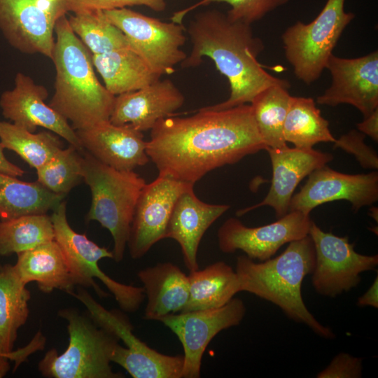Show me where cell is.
I'll use <instances>...</instances> for the list:
<instances>
[{"label":"cell","mask_w":378,"mask_h":378,"mask_svg":"<svg viewBox=\"0 0 378 378\" xmlns=\"http://www.w3.org/2000/svg\"><path fill=\"white\" fill-rule=\"evenodd\" d=\"M267 149L251 104L188 117L169 116L150 130L146 153L159 175L194 184L208 172Z\"/></svg>","instance_id":"obj_1"},{"label":"cell","mask_w":378,"mask_h":378,"mask_svg":"<svg viewBox=\"0 0 378 378\" xmlns=\"http://www.w3.org/2000/svg\"><path fill=\"white\" fill-rule=\"evenodd\" d=\"M187 31L192 50L181 67L197 66L204 57H209L230 84L229 97L207 108L222 110L251 103L265 88L288 83L272 76L258 62L265 46L251 24L231 20L226 13L214 9L196 14Z\"/></svg>","instance_id":"obj_2"},{"label":"cell","mask_w":378,"mask_h":378,"mask_svg":"<svg viewBox=\"0 0 378 378\" xmlns=\"http://www.w3.org/2000/svg\"><path fill=\"white\" fill-rule=\"evenodd\" d=\"M52 60L56 77L49 105L75 130L109 121L115 97L98 80L92 55L71 29L66 15L55 27Z\"/></svg>","instance_id":"obj_3"},{"label":"cell","mask_w":378,"mask_h":378,"mask_svg":"<svg viewBox=\"0 0 378 378\" xmlns=\"http://www.w3.org/2000/svg\"><path fill=\"white\" fill-rule=\"evenodd\" d=\"M314 266L315 250L308 234L290 242L282 253L272 259L255 262L246 255L238 256L235 271L241 292L269 301L290 318L305 324L318 335L333 338L331 329L316 320L302 299L303 280L312 274Z\"/></svg>","instance_id":"obj_4"},{"label":"cell","mask_w":378,"mask_h":378,"mask_svg":"<svg viewBox=\"0 0 378 378\" xmlns=\"http://www.w3.org/2000/svg\"><path fill=\"white\" fill-rule=\"evenodd\" d=\"M67 322L69 344L62 354L48 351L38 364L42 376L48 378H122L113 371L111 358L119 339L99 325L88 313L75 308L59 310Z\"/></svg>","instance_id":"obj_5"},{"label":"cell","mask_w":378,"mask_h":378,"mask_svg":"<svg viewBox=\"0 0 378 378\" xmlns=\"http://www.w3.org/2000/svg\"><path fill=\"white\" fill-rule=\"evenodd\" d=\"M83 176L92 195L86 220H96L110 232L113 239V259L120 262L137 200L146 181L134 171L112 168L84 150Z\"/></svg>","instance_id":"obj_6"},{"label":"cell","mask_w":378,"mask_h":378,"mask_svg":"<svg viewBox=\"0 0 378 378\" xmlns=\"http://www.w3.org/2000/svg\"><path fill=\"white\" fill-rule=\"evenodd\" d=\"M345 0H327L311 22L300 21L288 27L281 38L288 62L295 76L307 85L316 81L326 69L343 31L355 15L344 10Z\"/></svg>","instance_id":"obj_7"},{"label":"cell","mask_w":378,"mask_h":378,"mask_svg":"<svg viewBox=\"0 0 378 378\" xmlns=\"http://www.w3.org/2000/svg\"><path fill=\"white\" fill-rule=\"evenodd\" d=\"M50 216L55 237L62 250L76 286L93 288L101 298L108 295L98 286L100 280L114 296L120 307L125 312H136L144 299L143 287L120 283L104 272L99 266L102 258H113V252L101 247L84 234L74 231L66 218V202L63 200L52 210Z\"/></svg>","instance_id":"obj_8"},{"label":"cell","mask_w":378,"mask_h":378,"mask_svg":"<svg viewBox=\"0 0 378 378\" xmlns=\"http://www.w3.org/2000/svg\"><path fill=\"white\" fill-rule=\"evenodd\" d=\"M72 295L99 325L115 335L125 345L116 346L112 363L121 366L133 378L182 377L183 356L165 355L148 346L133 333V326L125 315L118 310L104 308L86 288L78 286Z\"/></svg>","instance_id":"obj_9"},{"label":"cell","mask_w":378,"mask_h":378,"mask_svg":"<svg viewBox=\"0 0 378 378\" xmlns=\"http://www.w3.org/2000/svg\"><path fill=\"white\" fill-rule=\"evenodd\" d=\"M108 20L126 36L134 49L160 76L174 72L187 57L183 24L163 22L127 8L104 11Z\"/></svg>","instance_id":"obj_10"},{"label":"cell","mask_w":378,"mask_h":378,"mask_svg":"<svg viewBox=\"0 0 378 378\" xmlns=\"http://www.w3.org/2000/svg\"><path fill=\"white\" fill-rule=\"evenodd\" d=\"M309 235L315 250V266L312 273V285L320 295L335 298L356 287L360 274L374 270L378 255L358 253L349 237L323 231L312 222Z\"/></svg>","instance_id":"obj_11"},{"label":"cell","mask_w":378,"mask_h":378,"mask_svg":"<svg viewBox=\"0 0 378 378\" xmlns=\"http://www.w3.org/2000/svg\"><path fill=\"white\" fill-rule=\"evenodd\" d=\"M67 12L66 0H0V29L19 51L52 59L55 24Z\"/></svg>","instance_id":"obj_12"},{"label":"cell","mask_w":378,"mask_h":378,"mask_svg":"<svg viewBox=\"0 0 378 378\" xmlns=\"http://www.w3.org/2000/svg\"><path fill=\"white\" fill-rule=\"evenodd\" d=\"M245 314L243 301L233 298L220 307L179 312L159 320L177 336L182 344V377H200L202 356L209 342L220 331L238 326Z\"/></svg>","instance_id":"obj_13"},{"label":"cell","mask_w":378,"mask_h":378,"mask_svg":"<svg viewBox=\"0 0 378 378\" xmlns=\"http://www.w3.org/2000/svg\"><path fill=\"white\" fill-rule=\"evenodd\" d=\"M312 222L309 215L299 211H289L276 221L255 227L232 217L218 230V247L225 253L241 250L252 260L264 261L283 245L307 236Z\"/></svg>","instance_id":"obj_14"},{"label":"cell","mask_w":378,"mask_h":378,"mask_svg":"<svg viewBox=\"0 0 378 378\" xmlns=\"http://www.w3.org/2000/svg\"><path fill=\"white\" fill-rule=\"evenodd\" d=\"M194 184L167 176L143 187L135 206L127 246L131 257L144 256L158 241L165 239L168 222L178 196Z\"/></svg>","instance_id":"obj_15"},{"label":"cell","mask_w":378,"mask_h":378,"mask_svg":"<svg viewBox=\"0 0 378 378\" xmlns=\"http://www.w3.org/2000/svg\"><path fill=\"white\" fill-rule=\"evenodd\" d=\"M346 200L357 212L378 200V173L348 174L329 168L326 164L316 169L300 190L291 197L289 211L309 215L324 203Z\"/></svg>","instance_id":"obj_16"},{"label":"cell","mask_w":378,"mask_h":378,"mask_svg":"<svg viewBox=\"0 0 378 378\" xmlns=\"http://www.w3.org/2000/svg\"><path fill=\"white\" fill-rule=\"evenodd\" d=\"M330 86L316 99L321 105L335 106L347 104L368 116L378 108V52L356 58L331 55L326 66Z\"/></svg>","instance_id":"obj_17"},{"label":"cell","mask_w":378,"mask_h":378,"mask_svg":"<svg viewBox=\"0 0 378 378\" xmlns=\"http://www.w3.org/2000/svg\"><path fill=\"white\" fill-rule=\"evenodd\" d=\"M48 96V92L44 86L18 72L13 88L4 91L1 95L2 115L31 132H35L38 127H43L63 138L78 150H84L76 130L69 121L46 104Z\"/></svg>","instance_id":"obj_18"},{"label":"cell","mask_w":378,"mask_h":378,"mask_svg":"<svg viewBox=\"0 0 378 378\" xmlns=\"http://www.w3.org/2000/svg\"><path fill=\"white\" fill-rule=\"evenodd\" d=\"M272 169L270 188L265 197L259 203L238 210L241 216L261 206H270L277 218L289 211V205L293 192L300 181L317 168L330 162L333 157L314 148H267Z\"/></svg>","instance_id":"obj_19"},{"label":"cell","mask_w":378,"mask_h":378,"mask_svg":"<svg viewBox=\"0 0 378 378\" xmlns=\"http://www.w3.org/2000/svg\"><path fill=\"white\" fill-rule=\"evenodd\" d=\"M185 97L170 79L160 78L136 91L115 97L109 121L140 132L151 130L160 120L183 106Z\"/></svg>","instance_id":"obj_20"},{"label":"cell","mask_w":378,"mask_h":378,"mask_svg":"<svg viewBox=\"0 0 378 378\" xmlns=\"http://www.w3.org/2000/svg\"><path fill=\"white\" fill-rule=\"evenodd\" d=\"M84 150L101 162L120 171H134L148 162L142 132L110 121L76 130Z\"/></svg>","instance_id":"obj_21"},{"label":"cell","mask_w":378,"mask_h":378,"mask_svg":"<svg viewBox=\"0 0 378 378\" xmlns=\"http://www.w3.org/2000/svg\"><path fill=\"white\" fill-rule=\"evenodd\" d=\"M230 206L211 204L200 200L194 192V186L184 190L177 198L165 232V238L176 241L190 272L199 269L197 250L208 228Z\"/></svg>","instance_id":"obj_22"},{"label":"cell","mask_w":378,"mask_h":378,"mask_svg":"<svg viewBox=\"0 0 378 378\" xmlns=\"http://www.w3.org/2000/svg\"><path fill=\"white\" fill-rule=\"evenodd\" d=\"M137 276L147 297L146 319L159 321L184 310L189 299V279L178 266L158 263L140 270Z\"/></svg>","instance_id":"obj_23"},{"label":"cell","mask_w":378,"mask_h":378,"mask_svg":"<svg viewBox=\"0 0 378 378\" xmlns=\"http://www.w3.org/2000/svg\"><path fill=\"white\" fill-rule=\"evenodd\" d=\"M13 265L19 279L27 286L36 282L39 290L50 293L59 290L73 295L76 286L66 260L55 240L17 254Z\"/></svg>","instance_id":"obj_24"},{"label":"cell","mask_w":378,"mask_h":378,"mask_svg":"<svg viewBox=\"0 0 378 378\" xmlns=\"http://www.w3.org/2000/svg\"><path fill=\"white\" fill-rule=\"evenodd\" d=\"M94 67L114 96L136 91L161 77L131 47L92 55Z\"/></svg>","instance_id":"obj_25"},{"label":"cell","mask_w":378,"mask_h":378,"mask_svg":"<svg viewBox=\"0 0 378 378\" xmlns=\"http://www.w3.org/2000/svg\"><path fill=\"white\" fill-rule=\"evenodd\" d=\"M189 299L182 312L222 307L241 292L235 270L223 261L190 272Z\"/></svg>","instance_id":"obj_26"},{"label":"cell","mask_w":378,"mask_h":378,"mask_svg":"<svg viewBox=\"0 0 378 378\" xmlns=\"http://www.w3.org/2000/svg\"><path fill=\"white\" fill-rule=\"evenodd\" d=\"M65 195L54 193L38 181L26 182L0 172V218L9 220L29 214H47Z\"/></svg>","instance_id":"obj_27"},{"label":"cell","mask_w":378,"mask_h":378,"mask_svg":"<svg viewBox=\"0 0 378 378\" xmlns=\"http://www.w3.org/2000/svg\"><path fill=\"white\" fill-rule=\"evenodd\" d=\"M31 293L11 265L0 268V355L8 358L18 330L26 323Z\"/></svg>","instance_id":"obj_28"},{"label":"cell","mask_w":378,"mask_h":378,"mask_svg":"<svg viewBox=\"0 0 378 378\" xmlns=\"http://www.w3.org/2000/svg\"><path fill=\"white\" fill-rule=\"evenodd\" d=\"M284 137L299 148H313L318 143L335 141L329 122L321 115L314 99L304 97H290Z\"/></svg>","instance_id":"obj_29"},{"label":"cell","mask_w":378,"mask_h":378,"mask_svg":"<svg viewBox=\"0 0 378 378\" xmlns=\"http://www.w3.org/2000/svg\"><path fill=\"white\" fill-rule=\"evenodd\" d=\"M289 83L271 85L258 93L251 106L258 132L267 148H281L286 146L284 125L290 95Z\"/></svg>","instance_id":"obj_30"},{"label":"cell","mask_w":378,"mask_h":378,"mask_svg":"<svg viewBox=\"0 0 378 378\" xmlns=\"http://www.w3.org/2000/svg\"><path fill=\"white\" fill-rule=\"evenodd\" d=\"M0 144L17 153L36 170L62 148V142L50 131L31 132L11 122L0 120Z\"/></svg>","instance_id":"obj_31"},{"label":"cell","mask_w":378,"mask_h":378,"mask_svg":"<svg viewBox=\"0 0 378 378\" xmlns=\"http://www.w3.org/2000/svg\"><path fill=\"white\" fill-rule=\"evenodd\" d=\"M51 216L29 214L0 222V255L8 256L32 249L54 240Z\"/></svg>","instance_id":"obj_32"},{"label":"cell","mask_w":378,"mask_h":378,"mask_svg":"<svg viewBox=\"0 0 378 378\" xmlns=\"http://www.w3.org/2000/svg\"><path fill=\"white\" fill-rule=\"evenodd\" d=\"M68 21L74 34L92 55L130 47L126 36L108 20L104 11L77 12Z\"/></svg>","instance_id":"obj_33"},{"label":"cell","mask_w":378,"mask_h":378,"mask_svg":"<svg viewBox=\"0 0 378 378\" xmlns=\"http://www.w3.org/2000/svg\"><path fill=\"white\" fill-rule=\"evenodd\" d=\"M80 152L70 144L60 149L48 162L36 169V181L54 193L66 195L83 180Z\"/></svg>","instance_id":"obj_34"},{"label":"cell","mask_w":378,"mask_h":378,"mask_svg":"<svg viewBox=\"0 0 378 378\" xmlns=\"http://www.w3.org/2000/svg\"><path fill=\"white\" fill-rule=\"evenodd\" d=\"M289 0H200L174 12L171 16L173 22L182 24L184 18L191 11L214 3H225L230 6L227 16L233 21L251 24L261 20L270 12L285 5Z\"/></svg>","instance_id":"obj_35"},{"label":"cell","mask_w":378,"mask_h":378,"mask_svg":"<svg viewBox=\"0 0 378 378\" xmlns=\"http://www.w3.org/2000/svg\"><path fill=\"white\" fill-rule=\"evenodd\" d=\"M133 6H144L160 12L165 10L167 0H66L67 10L74 13L85 10H110Z\"/></svg>","instance_id":"obj_36"},{"label":"cell","mask_w":378,"mask_h":378,"mask_svg":"<svg viewBox=\"0 0 378 378\" xmlns=\"http://www.w3.org/2000/svg\"><path fill=\"white\" fill-rule=\"evenodd\" d=\"M365 135L358 130H351L339 139H335L334 148H340L354 155L363 168L377 169V154L365 143Z\"/></svg>","instance_id":"obj_37"},{"label":"cell","mask_w":378,"mask_h":378,"mask_svg":"<svg viewBox=\"0 0 378 378\" xmlns=\"http://www.w3.org/2000/svg\"><path fill=\"white\" fill-rule=\"evenodd\" d=\"M362 360L346 353H340L317 374L318 378H359L362 376Z\"/></svg>","instance_id":"obj_38"},{"label":"cell","mask_w":378,"mask_h":378,"mask_svg":"<svg viewBox=\"0 0 378 378\" xmlns=\"http://www.w3.org/2000/svg\"><path fill=\"white\" fill-rule=\"evenodd\" d=\"M363 120L357 124L358 130L365 135L370 136L374 141H378V108Z\"/></svg>","instance_id":"obj_39"},{"label":"cell","mask_w":378,"mask_h":378,"mask_svg":"<svg viewBox=\"0 0 378 378\" xmlns=\"http://www.w3.org/2000/svg\"><path fill=\"white\" fill-rule=\"evenodd\" d=\"M357 304L360 307L371 306L374 308H378L377 275L368 290L363 295L358 298Z\"/></svg>","instance_id":"obj_40"},{"label":"cell","mask_w":378,"mask_h":378,"mask_svg":"<svg viewBox=\"0 0 378 378\" xmlns=\"http://www.w3.org/2000/svg\"><path fill=\"white\" fill-rule=\"evenodd\" d=\"M4 148L0 144V172L13 176H22L25 172L20 167L10 162L5 156Z\"/></svg>","instance_id":"obj_41"},{"label":"cell","mask_w":378,"mask_h":378,"mask_svg":"<svg viewBox=\"0 0 378 378\" xmlns=\"http://www.w3.org/2000/svg\"><path fill=\"white\" fill-rule=\"evenodd\" d=\"M10 370L9 359L0 355V378L6 375Z\"/></svg>","instance_id":"obj_42"},{"label":"cell","mask_w":378,"mask_h":378,"mask_svg":"<svg viewBox=\"0 0 378 378\" xmlns=\"http://www.w3.org/2000/svg\"><path fill=\"white\" fill-rule=\"evenodd\" d=\"M1 267H2V265H1V263H0V268H1Z\"/></svg>","instance_id":"obj_43"}]
</instances>
